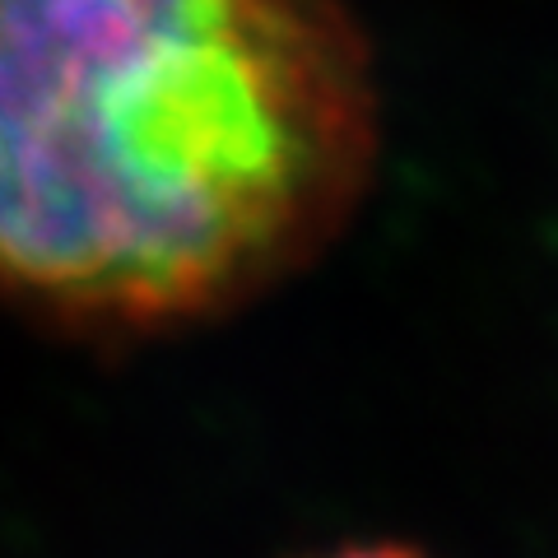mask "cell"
Listing matches in <instances>:
<instances>
[{"instance_id":"2","label":"cell","mask_w":558,"mask_h":558,"mask_svg":"<svg viewBox=\"0 0 558 558\" xmlns=\"http://www.w3.org/2000/svg\"><path fill=\"white\" fill-rule=\"evenodd\" d=\"M322 558H428L410 545H387V539H377V545H344V549H330Z\"/></svg>"},{"instance_id":"1","label":"cell","mask_w":558,"mask_h":558,"mask_svg":"<svg viewBox=\"0 0 558 558\" xmlns=\"http://www.w3.org/2000/svg\"><path fill=\"white\" fill-rule=\"evenodd\" d=\"M377 149L344 0H0V299L43 326L233 317L349 229Z\"/></svg>"}]
</instances>
